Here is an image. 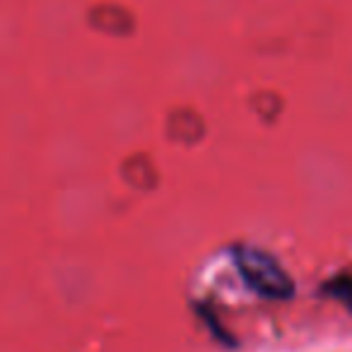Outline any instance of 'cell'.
<instances>
[{
  "label": "cell",
  "mask_w": 352,
  "mask_h": 352,
  "mask_svg": "<svg viewBox=\"0 0 352 352\" xmlns=\"http://www.w3.org/2000/svg\"><path fill=\"white\" fill-rule=\"evenodd\" d=\"M236 265L251 289L268 299H289L294 285L283 265L261 249H236Z\"/></svg>",
  "instance_id": "1"
},
{
  "label": "cell",
  "mask_w": 352,
  "mask_h": 352,
  "mask_svg": "<svg viewBox=\"0 0 352 352\" xmlns=\"http://www.w3.org/2000/svg\"><path fill=\"white\" fill-rule=\"evenodd\" d=\"M328 292L336 299H340L345 307L352 309V273H342L336 280L328 283Z\"/></svg>",
  "instance_id": "2"
}]
</instances>
